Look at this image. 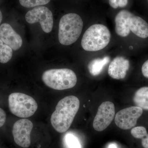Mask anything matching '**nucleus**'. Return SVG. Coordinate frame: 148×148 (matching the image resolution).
<instances>
[{
    "mask_svg": "<svg viewBox=\"0 0 148 148\" xmlns=\"http://www.w3.org/2000/svg\"><path fill=\"white\" fill-rule=\"evenodd\" d=\"M129 61L122 56L114 58L109 65L108 73L114 79H123L125 77L129 69Z\"/></svg>",
    "mask_w": 148,
    "mask_h": 148,
    "instance_id": "nucleus-11",
    "label": "nucleus"
},
{
    "mask_svg": "<svg viewBox=\"0 0 148 148\" xmlns=\"http://www.w3.org/2000/svg\"><path fill=\"white\" fill-rule=\"evenodd\" d=\"M143 113V109L138 106H132L123 109L116 114L115 123L121 129H130L135 127L137 120Z\"/></svg>",
    "mask_w": 148,
    "mask_h": 148,
    "instance_id": "nucleus-7",
    "label": "nucleus"
},
{
    "mask_svg": "<svg viewBox=\"0 0 148 148\" xmlns=\"http://www.w3.org/2000/svg\"></svg>",
    "mask_w": 148,
    "mask_h": 148,
    "instance_id": "nucleus-26",
    "label": "nucleus"
},
{
    "mask_svg": "<svg viewBox=\"0 0 148 148\" xmlns=\"http://www.w3.org/2000/svg\"><path fill=\"white\" fill-rule=\"evenodd\" d=\"M130 29L137 36L145 39L148 37V24L139 16L132 15L130 21Z\"/></svg>",
    "mask_w": 148,
    "mask_h": 148,
    "instance_id": "nucleus-13",
    "label": "nucleus"
},
{
    "mask_svg": "<svg viewBox=\"0 0 148 148\" xmlns=\"http://www.w3.org/2000/svg\"><path fill=\"white\" fill-rule=\"evenodd\" d=\"M115 110L113 103L110 101L103 102L98 108L97 114L93 120V128L101 132L111 124L115 117Z\"/></svg>",
    "mask_w": 148,
    "mask_h": 148,
    "instance_id": "nucleus-9",
    "label": "nucleus"
},
{
    "mask_svg": "<svg viewBox=\"0 0 148 148\" xmlns=\"http://www.w3.org/2000/svg\"><path fill=\"white\" fill-rule=\"evenodd\" d=\"M133 101L136 106L148 110V87H142L137 90L134 94Z\"/></svg>",
    "mask_w": 148,
    "mask_h": 148,
    "instance_id": "nucleus-14",
    "label": "nucleus"
},
{
    "mask_svg": "<svg viewBox=\"0 0 148 148\" xmlns=\"http://www.w3.org/2000/svg\"><path fill=\"white\" fill-rule=\"evenodd\" d=\"M109 3L111 7L116 9L119 7L126 6L128 3V0H109Z\"/></svg>",
    "mask_w": 148,
    "mask_h": 148,
    "instance_id": "nucleus-20",
    "label": "nucleus"
},
{
    "mask_svg": "<svg viewBox=\"0 0 148 148\" xmlns=\"http://www.w3.org/2000/svg\"><path fill=\"white\" fill-rule=\"evenodd\" d=\"M50 0H19V3L24 7L33 8L47 4Z\"/></svg>",
    "mask_w": 148,
    "mask_h": 148,
    "instance_id": "nucleus-17",
    "label": "nucleus"
},
{
    "mask_svg": "<svg viewBox=\"0 0 148 148\" xmlns=\"http://www.w3.org/2000/svg\"><path fill=\"white\" fill-rule=\"evenodd\" d=\"M83 27L82 18L76 13L67 14L62 16L59 24L58 40L61 44L70 45L79 38Z\"/></svg>",
    "mask_w": 148,
    "mask_h": 148,
    "instance_id": "nucleus-2",
    "label": "nucleus"
},
{
    "mask_svg": "<svg viewBox=\"0 0 148 148\" xmlns=\"http://www.w3.org/2000/svg\"><path fill=\"white\" fill-rule=\"evenodd\" d=\"M42 80L47 86L57 90L72 88L77 82L75 73L71 69H67L47 70L43 74Z\"/></svg>",
    "mask_w": 148,
    "mask_h": 148,
    "instance_id": "nucleus-4",
    "label": "nucleus"
},
{
    "mask_svg": "<svg viewBox=\"0 0 148 148\" xmlns=\"http://www.w3.org/2000/svg\"><path fill=\"white\" fill-rule=\"evenodd\" d=\"M133 14L129 11L122 10L118 13L115 18V32L120 36H127L130 33V21Z\"/></svg>",
    "mask_w": 148,
    "mask_h": 148,
    "instance_id": "nucleus-12",
    "label": "nucleus"
},
{
    "mask_svg": "<svg viewBox=\"0 0 148 148\" xmlns=\"http://www.w3.org/2000/svg\"><path fill=\"white\" fill-rule=\"evenodd\" d=\"M12 49L5 44L0 39V63H8L12 57Z\"/></svg>",
    "mask_w": 148,
    "mask_h": 148,
    "instance_id": "nucleus-16",
    "label": "nucleus"
},
{
    "mask_svg": "<svg viewBox=\"0 0 148 148\" xmlns=\"http://www.w3.org/2000/svg\"><path fill=\"white\" fill-rule=\"evenodd\" d=\"M33 126L32 122L26 119L19 120L14 123L12 133L14 140L17 145L23 148L30 147Z\"/></svg>",
    "mask_w": 148,
    "mask_h": 148,
    "instance_id": "nucleus-8",
    "label": "nucleus"
},
{
    "mask_svg": "<svg viewBox=\"0 0 148 148\" xmlns=\"http://www.w3.org/2000/svg\"><path fill=\"white\" fill-rule=\"evenodd\" d=\"M142 71L144 77L148 78V60L145 61L142 66Z\"/></svg>",
    "mask_w": 148,
    "mask_h": 148,
    "instance_id": "nucleus-22",
    "label": "nucleus"
},
{
    "mask_svg": "<svg viewBox=\"0 0 148 148\" xmlns=\"http://www.w3.org/2000/svg\"><path fill=\"white\" fill-rule=\"evenodd\" d=\"M142 140V145L144 148H148V134Z\"/></svg>",
    "mask_w": 148,
    "mask_h": 148,
    "instance_id": "nucleus-23",
    "label": "nucleus"
},
{
    "mask_svg": "<svg viewBox=\"0 0 148 148\" xmlns=\"http://www.w3.org/2000/svg\"><path fill=\"white\" fill-rule=\"evenodd\" d=\"M111 38L110 30L103 24H95L87 29L83 36L81 45L84 50L96 51L109 44Z\"/></svg>",
    "mask_w": 148,
    "mask_h": 148,
    "instance_id": "nucleus-3",
    "label": "nucleus"
},
{
    "mask_svg": "<svg viewBox=\"0 0 148 148\" xmlns=\"http://www.w3.org/2000/svg\"><path fill=\"white\" fill-rule=\"evenodd\" d=\"M66 140L69 148H82L79 141L74 135L68 134L66 135Z\"/></svg>",
    "mask_w": 148,
    "mask_h": 148,
    "instance_id": "nucleus-19",
    "label": "nucleus"
},
{
    "mask_svg": "<svg viewBox=\"0 0 148 148\" xmlns=\"http://www.w3.org/2000/svg\"><path fill=\"white\" fill-rule=\"evenodd\" d=\"M6 115L5 112L0 108V127H2L5 123Z\"/></svg>",
    "mask_w": 148,
    "mask_h": 148,
    "instance_id": "nucleus-21",
    "label": "nucleus"
},
{
    "mask_svg": "<svg viewBox=\"0 0 148 148\" xmlns=\"http://www.w3.org/2000/svg\"><path fill=\"white\" fill-rule=\"evenodd\" d=\"M108 148H117V147L116 145H114V144H111L109 146Z\"/></svg>",
    "mask_w": 148,
    "mask_h": 148,
    "instance_id": "nucleus-24",
    "label": "nucleus"
},
{
    "mask_svg": "<svg viewBox=\"0 0 148 148\" xmlns=\"http://www.w3.org/2000/svg\"><path fill=\"white\" fill-rule=\"evenodd\" d=\"M79 106V100L74 95L66 96L58 102L51 117L52 126L57 132L64 133L70 128Z\"/></svg>",
    "mask_w": 148,
    "mask_h": 148,
    "instance_id": "nucleus-1",
    "label": "nucleus"
},
{
    "mask_svg": "<svg viewBox=\"0 0 148 148\" xmlns=\"http://www.w3.org/2000/svg\"><path fill=\"white\" fill-rule=\"evenodd\" d=\"M131 135L136 139H142L147 135V130L143 126L133 127L131 131Z\"/></svg>",
    "mask_w": 148,
    "mask_h": 148,
    "instance_id": "nucleus-18",
    "label": "nucleus"
},
{
    "mask_svg": "<svg viewBox=\"0 0 148 148\" xmlns=\"http://www.w3.org/2000/svg\"><path fill=\"white\" fill-rule=\"evenodd\" d=\"M0 39L5 44L14 51L19 49L23 44L20 35L7 23H3L0 26Z\"/></svg>",
    "mask_w": 148,
    "mask_h": 148,
    "instance_id": "nucleus-10",
    "label": "nucleus"
},
{
    "mask_svg": "<svg viewBox=\"0 0 148 148\" xmlns=\"http://www.w3.org/2000/svg\"><path fill=\"white\" fill-rule=\"evenodd\" d=\"M3 19V15L2 14L0 10V24H1V22L2 20Z\"/></svg>",
    "mask_w": 148,
    "mask_h": 148,
    "instance_id": "nucleus-25",
    "label": "nucleus"
},
{
    "mask_svg": "<svg viewBox=\"0 0 148 148\" xmlns=\"http://www.w3.org/2000/svg\"><path fill=\"white\" fill-rule=\"evenodd\" d=\"M110 61V58L109 56H105L103 58L93 59L90 61L88 66L89 73L94 76L98 75Z\"/></svg>",
    "mask_w": 148,
    "mask_h": 148,
    "instance_id": "nucleus-15",
    "label": "nucleus"
},
{
    "mask_svg": "<svg viewBox=\"0 0 148 148\" xmlns=\"http://www.w3.org/2000/svg\"><path fill=\"white\" fill-rule=\"evenodd\" d=\"M9 108L14 115L26 118L32 116L38 109V104L34 98L21 92H13L9 96Z\"/></svg>",
    "mask_w": 148,
    "mask_h": 148,
    "instance_id": "nucleus-5",
    "label": "nucleus"
},
{
    "mask_svg": "<svg viewBox=\"0 0 148 148\" xmlns=\"http://www.w3.org/2000/svg\"><path fill=\"white\" fill-rule=\"evenodd\" d=\"M25 18L29 24L39 22L45 33H50L53 28V14L51 11L46 7H37L29 10L26 14Z\"/></svg>",
    "mask_w": 148,
    "mask_h": 148,
    "instance_id": "nucleus-6",
    "label": "nucleus"
}]
</instances>
